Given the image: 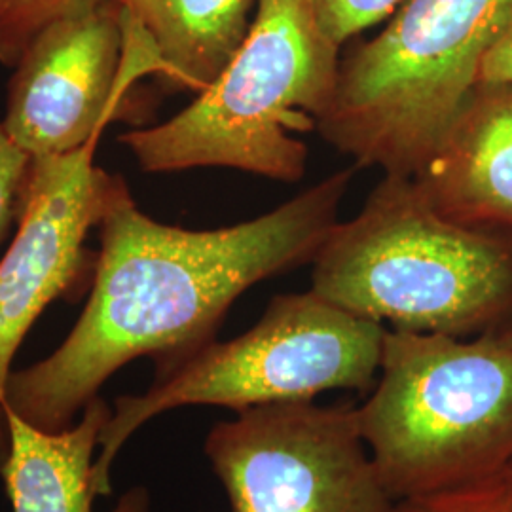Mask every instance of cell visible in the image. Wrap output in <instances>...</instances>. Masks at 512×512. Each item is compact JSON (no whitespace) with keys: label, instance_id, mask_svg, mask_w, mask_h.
<instances>
[{"label":"cell","instance_id":"cell-1","mask_svg":"<svg viewBox=\"0 0 512 512\" xmlns=\"http://www.w3.org/2000/svg\"><path fill=\"white\" fill-rule=\"evenodd\" d=\"M351 181L348 167L256 219L186 230L150 219L118 177L97 224L90 300L50 357L12 372L6 410L57 433L122 366L145 355L160 365L202 348L247 289L311 264Z\"/></svg>","mask_w":512,"mask_h":512},{"label":"cell","instance_id":"cell-2","mask_svg":"<svg viewBox=\"0 0 512 512\" xmlns=\"http://www.w3.org/2000/svg\"><path fill=\"white\" fill-rule=\"evenodd\" d=\"M311 266V291L397 330L465 338L512 315V236L440 217L414 177L385 175Z\"/></svg>","mask_w":512,"mask_h":512},{"label":"cell","instance_id":"cell-3","mask_svg":"<svg viewBox=\"0 0 512 512\" xmlns=\"http://www.w3.org/2000/svg\"><path fill=\"white\" fill-rule=\"evenodd\" d=\"M340 46L306 0H258L236 55L211 86L164 124L131 129L120 143L147 173L230 167L298 183L340 71Z\"/></svg>","mask_w":512,"mask_h":512},{"label":"cell","instance_id":"cell-4","mask_svg":"<svg viewBox=\"0 0 512 512\" xmlns=\"http://www.w3.org/2000/svg\"><path fill=\"white\" fill-rule=\"evenodd\" d=\"M361 433L393 499L497 475L512 459V349L492 334L385 332Z\"/></svg>","mask_w":512,"mask_h":512},{"label":"cell","instance_id":"cell-5","mask_svg":"<svg viewBox=\"0 0 512 512\" xmlns=\"http://www.w3.org/2000/svg\"><path fill=\"white\" fill-rule=\"evenodd\" d=\"M511 0H404L340 61L317 133L357 167L416 177L476 86Z\"/></svg>","mask_w":512,"mask_h":512},{"label":"cell","instance_id":"cell-6","mask_svg":"<svg viewBox=\"0 0 512 512\" xmlns=\"http://www.w3.org/2000/svg\"><path fill=\"white\" fill-rule=\"evenodd\" d=\"M382 323L355 315L315 291L272 298L255 327L228 342H207L158 365L143 395L118 397L93 463L97 497L112 494V461L145 423L186 406L234 412L313 401L336 389L368 391L384 351Z\"/></svg>","mask_w":512,"mask_h":512},{"label":"cell","instance_id":"cell-7","mask_svg":"<svg viewBox=\"0 0 512 512\" xmlns=\"http://www.w3.org/2000/svg\"><path fill=\"white\" fill-rule=\"evenodd\" d=\"M205 456L232 512H389L359 406L264 404L217 423Z\"/></svg>","mask_w":512,"mask_h":512},{"label":"cell","instance_id":"cell-8","mask_svg":"<svg viewBox=\"0 0 512 512\" xmlns=\"http://www.w3.org/2000/svg\"><path fill=\"white\" fill-rule=\"evenodd\" d=\"M14 69L2 124L31 158H50L86 147L110 122H143L135 88L158 61L114 0H93L50 23Z\"/></svg>","mask_w":512,"mask_h":512},{"label":"cell","instance_id":"cell-9","mask_svg":"<svg viewBox=\"0 0 512 512\" xmlns=\"http://www.w3.org/2000/svg\"><path fill=\"white\" fill-rule=\"evenodd\" d=\"M99 137L65 156L33 158L19 230L0 260V446L8 450L6 387L25 334L84 270V241L109 203L116 175L93 165Z\"/></svg>","mask_w":512,"mask_h":512},{"label":"cell","instance_id":"cell-10","mask_svg":"<svg viewBox=\"0 0 512 512\" xmlns=\"http://www.w3.org/2000/svg\"><path fill=\"white\" fill-rule=\"evenodd\" d=\"M414 179L440 217L512 236V84L478 82Z\"/></svg>","mask_w":512,"mask_h":512},{"label":"cell","instance_id":"cell-11","mask_svg":"<svg viewBox=\"0 0 512 512\" xmlns=\"http://www.w3.org/2000/svg\"><path fill=\"white\" fill-rule=\"evenodd\" d=\"M112 408L99 395L71 427L48 433L6 410L10 446L0 478L12 512H95L93 454ZM110 512H154L145 486L120 497Z\"/></svg>","mask_w":512,"mask_h":512},{"label":"cell","instance_id":"cell-12","mask_svg":"<svg viewBox=\"0 0 512 512\" xmlns=\"http://www.w3.org/2000/svg\"><path fill=\"white\" fill-rule=\"evenodd\" d=\"M147 37L156 78L200 93L215 82L247 37L258 0H114Z\"/></svg>","mask_w":512,"mask_h":512},{"label":"cell","instance_id":"cell-13","mask_svg":"<svg viewBox=\"0 0 512 512\" xmlns=\"http://www.w3.org/2000/svg\"><path fill=\"white\" fill-rule=\"evenodd\" d=\"M93 0H0V63L12 67L55 19Z\"/></svg>","mask_w":512,"mask_h":512},{"label":"cell","instance_id":"cell-14","mask_svg":"<svg viewBox=\"0 0 512 512\" xmlns=\"http://www.w3.org/2000/svg\"><path fill=\"white\" fill-rule=\"evenodd\" d=\"M321 31L340 48L349 38L391 18L404 0H306Z\"/></svg>","mask_w":512,"mask_h":512},{"label":"cell","instance_id":"cell-15","mask_svg":"<svg viewBox=\"0 0 512 512\" xmlns=\"http://www.w3.org/2000/svg\"><path fill=\"white\" fill-rule=\"evenodd\" d=\"M389 512H507L494 476L458 488L395 499Z\"/></svg>","mask_w":512,"mask_h":512},{"label":"cell","instance_id":"cell-16","mask_svg":"<svg viewBox=\"0 0 512 512\" xmlns=\"http://www.w3.org/2000/svg\"><path fill=\"white\" fill-rule=\"evenodd\" d=\"M33 158L8 135L0 120V243L14 220L21 219Z\"/></svg>","mask_w":512,"mask_h":512},{"label":"cell","instance_id":"cell-17","mask_svg":"<svg viewBox=\"0 0 512 512\" xmlns=\"http://www.w3.org/2000/svg\"><path fill=\"white\" fill-rule=\"evenodd\" d=\"M512 84V0L494 40L482 55L476 84Z\"/></svg>","mask_w":512,"mask_h":512},{"label":"cell","instance_id":"cell-18","mask_svg":"<svg viewBox=\"0 0 512 512\" xmlns=\"http://www.w3.org/2000/svg\"><path fill=\"white\" fill-rule=\"evenodd\" d=\"M494 478L503 495L507 512H512V459L497 475H494Z\"/></svg>","mask_w":512,"mask_h":512},{"label":"cell","instance_id":"cell-19","mask_svg":"<svg viewBox=\"0 0 512 512\" xmlns=\"http://www.w3.org/2000/svg\"><path fill=\"white\" fill-rule=\"evenodd\" d=\"M488 334H492L497 342H501L503 346H507V348L512 349V315L501 325V327H497V329L492 330V332H488Z\"/></svg>","mask_w":512,"mask_h":512},{"label":"cell","instance_id":"cell-20","mask_svg":"<svg viewBox=\"0 0 512 512\" xmlns=\"http://www.w3.org/2000/svg\"><path fill=\"white\" fill-rule=\"evenodd\" d=\"M6 456H8V450H4V448L0 446V467H2V463H4Z\"/></svg>","mask_w":512,"mask_h":512}]
</instances>
